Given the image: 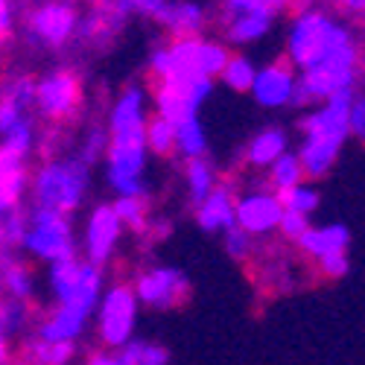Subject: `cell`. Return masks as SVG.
I'll list each match as a JSON object with an SVG mask.
<instances>
[{
	"label": "cell",
	"instance_id": "83f0119b",
	"mask_svg": "<svg viewBox=\"0 0 365 365\" xmlns=\"http://www.w3.org/2000/svg\"><path fill=\"white\" fill-rule=\"evenodd\" d=\"M114 210H117V217L120 222H123V228L135 231L143 237L146 225H149V196H117L114 202Z\"/></svg>",
	"mask_w": 365,
	"mask_h": 365
},
{
	"label": "cell",
	"instance_id": "4dcf8cb0",
	"mask_svg": "<svg viewBox=\"0 0 365 365\" xmlns=\"http://www.w3.org/2000/svg\"><path fill=\"white\" fill-rule=\"evenodd\" d=\"M292 0H222V21L234 18V15H266L275 21L281 12H287V6Z\"/></svg>",
	"mask_w": 365,
	"mask_h": 365
},
{
	"label": "cell",
	"instance_id": "9c48e42d",
	"mask_svg": "<svg viewBox=\"0 0 365 365\" xmlns=\"http://www.w3.org/2000/svg\"><path fill=\"white\" fill-rule=\"evenodd\" d=\"M214 94V79L202 76H175L167 82H158L155 88V114L167 123L178 126L185 120L199 117L202 103Z\"/></svg>",
	"mask_w": 365,
	"mask_h": 365
},
{
	"label": "cell",
	"instance_id": "ab89813d",
	"mask_svg": "<svg viewBox=\"0 0 365 365\" xmlns=\"http://www.w3.org/2000/svg\"><path fill=\"white\" fill-rule=\"evenodd\" d=\"M24 234H26V210L18 207V210H12V214H6V220H4V242H6V252L21 249Z\"/></svg>",
	"mask_w": 365,
	"mask_h": 365
},
{
	"label": "cell",
	"instance_id": "74e56055",
	"mask_svg": "<svg viewBox=\"0 0 365 365\" xmlns=\"http://www.w3.org/2000/svg\"><path fill=\"white\" fill-rule=\"evenodd\" d=\"M0 97L6 103L24 108V111H33V103H36V82L29 76H15L9 79L4 88H0Z\"/></svg>",
	"mask_w": 365,
	"mask_h": 365
},
{
	"label": "cell",
	"instance_id": "d590c367",
	"mask_svg": "<svg viewBox=\"0 0 365 365\" xmlns=\"http://www.w3.org/2000/svg\"><path fill=\"white\" fill-rule=\"evenodd\" d=\"M222 249H225V255L234 260V263H249V260H255V255H257V240L252 237V234H246L242 228H228L225 234H222Z\"/></svg>",
	"mask_w": 365,
	"mask_h": 365
},
{
	"label": "cell",
	"instance_id": "c3c4849f",
	"mask_svg": "<svg viewBox=\"0 0 365 365\" xmlns=\"http://www.w3.org/2000/svg\"><path fill=\"white\" fill-rule=\"evenodd\" d=\"M339 4V9L345 12V15H351V18H362L365 15V0H336Z\"/></svg>",
	"mask_w": 365,
	"mask_h": 365
},
{
	"label": "cell",
	"instance_id": "f35d334b",
	"mask_svg": "<svg viewBox=\"0 0 365 365\" xmlns=\"http://www.w3.org/2000/svg\"><path fill=\"white\" fill-rule=\"evenodd\" d=\"M316 272L324 281H342L348 272H351V257L348 252H336V255H327L316 260Z\"/></svg>",
	"mask_w": 365,
	"mask_h": 365
},
{
	"label": "cell",
	"instance_id": "8fae6325",
	"mask_svg": "<svg viewBox=\"0 0 365 365\" xmlns=\"http://www.w3.org/2000/svg\"><path fill=\"white\" fill-rule=\"evenodd\" d=\"M79 12L62 0H47L26 15V38L36 47L62 50L71 38H76Z\"/></svg>",
	"mask_w": 365,
	"mask_h": 365
},
{
	"label": "cell",
	"instance_id": "52a82bcc",
	"mask_svg": "<svg viewBox=\"0 0 365 365\" xmlns=\"http://www.w3.org/2000/svg\"><path fill=\"white\" fill-rule=\"evenodd\" d=\"M138 313H140V301L132 284L117 281L103 292L94 316H97V339L103 342L106 351H120L129 339H135Z\"/></svg>",
	"mask_w": 365,
	"mask_h": 365
},
{
	"label": "cell",
	"instance_id": "f5cc1de1",
	"mask_svg": "<svg viewBox=\"0 0 365 365\" xmlns=\"http://www.w3.org/2000/svg\"><path fill=\"white\" fill-rule=\"evenodd\" d=\"M62 4H71V6H73V4H76V0H62Z\"/></svg>",
	"mask_w": 365,
	"mask_h": 365
},
{
	"label": "cell",
	"instance_id": "db71d44e",
	"mask_svg": "<svg viewBox=\"0 0 365 365\" xmlns=\"http://www.w3.org/2000/svg\"><path fill=\"white\" fill-rule=\"evenodd\" d=\"M9 365H26V362H21V359H18V362H9Z\"/></svg>",
	"mask_w": 365,
	"mask_h": 365
},
{
	"label": "cell",
	"instance_id": "ee69618b",
	"mask_svg": "<svg viewBox=\"0 0 365 365\" xmlns=\"http://www.w3.org/2000/svg\"><path fill=\"white\" fill-rule=\"evenodd\" d=\"M310 228V220L307 217H301V214H289V210H284V217H281V225H278V234L284 240H289L292 246H295V240Z\"/></svg>",
	"mask_w": 365,
	"mask_h": 365
},
{
	"label": "cell",
	"instance_id": "f6af8a7d",
	"mask_svg": "<svg viewBox=\"0 0 365 365\" xmlns=\"http://www.w3.org/2000/svg\"><path fill=\"white\" fill-rule=\"evenodd\" d=\"M170 0H117V6L129 12V15H143V18H155Z\"/></svg>",
	"mask_w": 365,
	"mask_h": 365
},
{
	"label": "cell",
	"instance_id": "e575fe53",
	"mask_svg": "<svg viewBox=\"0 0 365 365\" xmlns=\"http://www.w3.org/2000/svg\"><path fill=\"white\" fill-rule=\"evenodd\" d=\"M29 324V304L26 301H15V298H4L0 301V330L6 336H21Z\"/></svg>",
	"mask_w": 365,
	"mask_h": 365
},
{
	"label": "cell",
	"instance_id": "bcb514c9",
	"mask_svg": "<svg viewBox=\"0 0 365 365\" xmlns=\"http://www.w3.org/2000/svg\"><path fill=\"white\" fill-rule=\"evenodd\" d=\"M170 234H173V222L164 220V217L149 220V225H146V231H143V237H149L152 242H161V240H167Z\"/></svg>",
	"mask_w": 365,
	"mask_h": 365
},
{
	"label": "cell",
	"instance_id": "9a60e30c",
	"mask_svg": "<svg viewBox=\"0 0 365 365\" xmlns=\"http://www.w3.org/2000/svg\"><path fill=\"white\" fill-rule=\"evenodd\" d=\"M126 21H129V12L120 9L117 0H97L85 15H79L76 38L94 47H106L126 26Z\"/></svg>",
	"mask_w": 365,
	"mask_h": 365
},
{
	"label": "cell",
	"instance_id": "f907efd6",
	"mask_svg": "<svg viewBox=\"0 0 365 365\" xmlns=\"http://www.w3.org/2000/svg\"><path fill=\"white\" fill-rule=\"evenodd\" d=\"M12 362V339L0 330V365H9Z\"/></svg>",
	"mask_w": 365,
	"mask_h": 365
},
{
	"label": "cell",
	"instance_id": "2e32d148",
	"mask_svg": "<svg viewBox=\"0 0 365 365\" xmlns=\"http://www.w3.org/2000/svg\"><path fill=\"white\" fill-rule=\"evenodd\" d=\"M152 21L167 29L173 38H193L202 36V29L207 26V12L196 0H170Z\"/></svg>",
	"mask_w": 365,
	"mask_h": 365
},
{
	"label": "cell",
	"instance_id": "603a6c76",
	"mask_svg": "<svg viewBox=\"0 0 365 365\" xmlns=\"http://www.w3.org/2000/svg\"><path fill=\"white\" fill-rule=\"evenodd\" d=\"M73 356L76 342H44L33 333L21 342V362L26 365H71Z\"/></svg>",
	"mask_w": 365,
	"mask_h": 365
},
{
	"label": "cell",
	"instance_id": "ac0fdd59",
	"mask_svg": "<svg viewBox=\"0 0 365 365\" xmlns=\"http://www.w3.org/2000/svg\"><path fill=\"white\" fill-rule=\"evenodd\" d=\"M351 246V231L342 222H330V225H310L298 240H295V249L310 257H327V255H336V252H348Z\"/></svg>",
	"mask_w": 365,
	"mask_h": 365
},
{
	"label": "cell",
	"instance_id": "7dc6e473",
	"mask_svg": "<svg viewBox=\"0 0 365 365\" xmlns=\"http://www.w3.org/2000/svg\"><path fill=\"white\" fill-rule=\"evenodd\" d=\"M15 26V15H12V4L9 0H0V38H6Z\"/></svg>",
	"mask_w": 365,
	"mask_h": 365
},
{
	"label": "cell",
	"instance_id": "44dd1931",
	"mask_svg": "<svg viewBox=\"0 0 365 365\" xmlns=\"http://www.w3.org/2000/svg\"><path fill=\"white\" fill-rule=\"evenodd\" d=\"M88 327V316L73 313L68 307H56L53 313H47L38 324L33 336L44 339V342H79V336Z\"/></svg>",
	"mask_w": 365,
	"mask_h": 365
},
{
	"label": "cell",
	"instance_id": "277c9868",
	"mask_svg": "<svg viewBox=\"0 0 365 365\" xmlns=\"http://www.w3.org/2000/svg\"><path fill=\"white\" fill-rule=\"evenodd\" d=\"M91 187V167H85L76 155L71 158H47L33 175H29V193L33 207L56 210L71 217L85 202Z\"/></svg>",
	"mask_w": 365,
	"mask_h": 365
},
{
	"label": "cell",
	"instance_id": "f546056e",
	"mask_svg": "<svg viewBox=\"0 0 365 365\" xmlns=\"http://www.w3.org/2000/svg\"><path fill=\"white\" fill-rule=\"evenodd\" d=\"M255 73H257V68H255V62H252L249 56L231 53L225 68H222V73H220V79H222L225 88L237 91V94H249L252 82H255Z\"/></svg>",
	"mask_w": 365,
	"mask_h": 365
},
{
	"label": "cell",
	"instance_id": "60d3db41",
	"mask_svg": "<svg viewBox=\"0 0 365 365\" xmlns=\"http://www.w3.org/2000/svg\"><path fill=\"white\" fill-rule=\"evenodd\" d=\"M263 281L269 289L275 292H287L292 289V272L287 260H275V263H263Z\"/></svg>",
	"mask_w": 365,
	"mask_h": 365
},
{
	"label": "cell",
	"instance_id": "816d5d0a",
	"mask_svg": "<svg viewBox=\"0 0 365 365\" xmlns=\"http://www.w3.org/2000/svg\"><path fill=\"white\" fill-rule=\"evenodd\" d=\"M4 220H6V217H0V255L6 252V242H4Z\"/></svg>",
	"mask_w": 365,
	"mask_h": 365
},
{
	"label": "cell",
	"instance_id": "d4e9b609",
	"mask_svg": "<svg viewBox=\"0 0 365 365\" xmlns=\"http://www.w3.org/2000/svg\"><path fill=\"white\" fill-rule=\"evenodd\" d=\"M220 185V173L214 167L210 158H193V161H185V187H187V199L190 205H202L210 193L217 190Z\"/></svg>",
	"mask_w": 365,
	"mask_h": 365
},
{
	"label": "cell",
	"instance_id": "30bf717a",
	"mask_svg": "<svg viewBox=\"0 0 365 365\" xmlns=\"http://www.w3.org/2000/svg\"><path fill=\"white\" fill-rule=\"evenodd\" d=\"M79 106H82V82L73 71H50L36 82L33 108L47 123H68V120L76 117Z\"/></svg>",
	"mask_w": 365,
	"mask_h": 365
},
{
	"label": "cell",
	"instance_id": "7402d4cb",
	"mask_svg": "<svg viewBox=\"0 0 365 365\" xmlns=\"http://www.w3.org/2000/svg\"><path fill=\"white\" fill-rule=\"evenodd\" d=\"M0 289H4V298H15V301H26V304L36 295L33 269L24 266L12 252L0 255Z\"/></svg>",
	"mask_w": 365,
	"mask_h": 365
},
{
	"label": "cell",
	"instance_id": "cb8c5ba5",
	"mask_svg": "<svg viewBox=\"0 0 365 365\" xmlns=\"http://www.w3.org/2000/svg\"><path fill=\"white\" fill-rule=\"evenodd\" d=\"M272 24H275V21L266 18V15H234V18H225L222 21L225 44H234V47L255 44V41L269 36Z\"/></svg>",
	"mask_w": 365,
	"mask_h": 365
},
{
	"label": "cell",
	"instance_id": "7c38bea8",
	"mask_svg": "<svg viewBox=\"0 0 365 365\" xmlns=\"http://www.w3.org/2000/svg\"><path fill=\"white\" fill-rule=\"evenodd\" d=\"M120 237H123V222H120L114 205H106V202L94 205L82 234V257L103 269L114 257Z\"/></svg>",
	"mask_w": 365,
	"mask_h": 365
},
{
	"label": "cell",
	"instance_id": "4316f807",
	"mask_svg": "<svg viewBox=\"0 0 365 365\" xmlns=\"http://www.w3.org/2000/svg\"><path fill=\"white\" fill-rule=\"evenodd\" d=\"M120 365H170V351L149 339H129L120 351H114Z\"/></svg>",
	"mask_w": 365,
	"mask_h": 365
},
{
	"label": "cell",
	"instance_id": "4fadbf2b",
	"mask_svg": "<svg viewBox=\"0 0 365 365\" xmlns=\"http://www.w3.org/2000/svg\"><path fill=\"white\" fill-rule=\"evenodd\" d=\"M234 217H237V228H242L257 240V237H269L278 231L281 217H284V205L275 190H249V193L237 196Z\"/></svg>",
	"mask_w": 365,
	"mask_h": 365
},
{
	"label": "cell",
	"instance_id": "d6a6232c",
	"mask_svg": "<svg viewBox=\"0 0 365 365\" xmlns=\"http://www.w3.org/2000/svg\"><path fill=\"white\" fill-rule=\"evenodd\" d=\"M146 149L158 158H170L175 152V126L167 123L164 117H149L146 120Z\"/></svg>",
	"mask_w": 365,
	"mask_h": 365
},
{
	"label": "cell",
	"instance_id": "5b68a950",
	"mask_svg": "<svg viewBox=\"0 0 365 365\" xmlns=\"http://www.w3.org/2000/svg\"><path fill=\"white\" fill-rule=\"evenodd\" d=\"M47 289L56 301V307H68L91 319L106 292V272L94 263H88L85 257L50 263Z\"/></svg>",
	"mask_w": 365,
	"mask_h": 365
},
{
	"label": "cell",
	"instance_id": "3957f363",
	"mask_svg": "<svg viewBox=\"0 0 365 365\" xmlns=\"http://www.w3.org/2000/svg\"><path fill=\"white\" fill-rule=\"evenodd\" d=\"M228 44L210 41L202 36L193 38H173L170 44H158L149 53V73L158 82L175 79V76H202L217 79L228 62Z\"/></svg>",
	"mask_w": 365,
	"mask_h": 365
},
{
	"label": "cell",
	"instance_id": "d6986e66",
	"mask_svg": "<svg viewBox=\"0 0 365 365\" xmlns=\"http://www.w3.org/2000/svg\"><path fill=\"white\" fill-rule=\"evenodd\" d=\"M26 190H29L26 161H21V158H15V155H9V152L0 149V217L18 210Z\"/></svg>",
	"mask_w": 365,
	"mask_h": 365
},
{
	"label": "cell",
	"instance_id": "8d00e7d4",
	"mask_svg": "<svg viewBox=\"0 0 365 365\" xmlns=\"http://www.w3.org/2000/svg\"><path fill=\"white\" fill-rule=\"evenodd\" d=\"M108 149V129L106 126H91L85 132V138L79 140V149H76V158L85 164V167H94Z\"/></svg>",
	"mask_w": 365,
	"mask_h": 365
},
{
	"label": "cell",
	"instance_id": "484cf974",
	"mask_svg": "<svg viewBox=\"0 0 365 365\" xmlns=\"http://www.w3.org/2000/svg\"><path fill=\"white\" fill-rule=\"evenodd\" d=\"M175 155L181 161H193V158H207V135L202 120H185L175 126Z\"/></svg>",
	"mask_w": 365,
	"mask_h": 365
},
{
	"label": "cell",
	"instance_id": "8992f818",
	"mask_svg": "<svg viewBox=\"0 0 365 365\" xmlns=\"http://www.w3.org/2000/svg\"><path fill=\"white\" fill-rule=\"evenodd\" d=\"M21 249L29 257H36L47 266L76 257L79 246H76V234H73L71 217L29 205L26 207V234H24Z\"/></svg>",
	"mask_w": 365,
	"mask_h": 365
},
{
	"label": "cell",
	"instance_id": "b9f144b4",
	"mask_svg": "<svg viewBox=\"0 0 365 365\" xmlns=\"http://www.w3.org/2000/svg\"><path fill=\"white\" fill-rule=\"evenodd\" d=\"M348 135L365 143V94H354L348 111Z\"/></svg>",
	"mask_w": 365,
	"mask_h": 365
},
{
	"label": "cell",
	"instance_id": "ffe728a7",
	"mask_svg": "<svg viewBox=\"0 0 365 365\" xmlns=\"http://www.w3.org/2000/svg\"><path fill=\"white\" fill-rule=\"evenodd\" d=\"M289 149V135L281 126H266L246 143V164L252 170H269Z\"/></svg>",
	"mask_w": 365,
	"mask_h": 365
},
{
	"label": "cell",
	"instance_id": "7bdbcfd3",
	"mask_svg": "<svg viewBox=\"0 0 365 365\" xmlns=\"http://www.w3.org/2000/svg\"><path fill=\"white\" fill-rule=\"evenodd\" d=\"M26 117H29V111H24V108H18V106H12V103H6L4 97H0V138H6L15 126L24 123Z\"/></svg>",
	"mask_w": 365,
	"mask_h": 365
},
{
	"label": "cell",
	"instance_id": "7a4b0ae2",
	"mask_svg": "<svg viewBox=\"0 0 365 365\" xmlns=\"http://www.w3.org/2000/svg\"><path fill=\"white\" fill-rule=\"evenodd\" d=\"M354 33L336 18H330L322 9H298V15L289 24L287 33V62L295 68V73L307 71L330 56L356 53Z\"/></svg>",
	"mask_w": 365,
	"mask_h": 365
},
{
	"label": "cell",
	"instance_id": "ba28073f",
	"mask_svg": "<svg viewBox=\"0 0 365 365\" xmlns=\"http://www.w3.org/2000/svg\"><path fill=\"white\" fill-rule=\"evenodd\" d=\"M132 289L140 301V307L158 310V313L181 307L193 292L187 272L178 266H149V269L138 272Z\"/></svg>",
	"mask_w": 365,
	"mask_h": 365
},
{
	"label": "cell",
	"instance_id": "e0dca14e",
	"mask_svg": "<svg viewBox=\"0 0 365 365\" xmlns=\"http://www.w3.org/2000/svg\"><path fill=\"white\" fill-rule=\"evenodd\" d=\"M234 202H237V193L231 185H217V190L210 193L202 205L193 207L196 214V225L207 234H225L228 228L237 225V217H234Z\"/></svg>",
	"mask_w": 365,
	"mask_h": 365
},
{
	"label": "cell",
	"instance_id": "6da1fadb",
	"mask_svg": "<svg viewBox=\"0 0 365 365\" xmlns=\"http://www.w3.org/2000/svg\"><path fill=\"white\" fill-rule=\"evenodd\" d=\"M356 91H342V94L324 100L322 106L304 111L298 120L301 129V146H298V161L304 167L307 178H324L336 167L342 146L351 138L348 135V111Z\"/></svg>",
	"mask_w": 365,
	"mask_h": 365
},
{
	"label": "cell",
	"instance_id": "5bb4252c",
	"mask_svg": "<svg viewBox=\"0 0 365 365\" xmlns=\"http://www.w3.org/2000/svg\"><path fill=\"white\" fill-rule=\"evenodd\" d=\"M295 85H298L295 68L287 58H278V62H272L266 68H257L249 94L260 108H287L292 103Z\"/></svg>",
	"mask_w": 365,
	"mask_h": 365
},
{
	"label": "cell",
	"instance_id": "f1b7e54d",
	"mask_svg": "<svg viewBox=\"0 0 365 365\" xmlns=\"http://www.w3.org/2000/svg\"><path fill=\"white\" fill-rule=\"evenodd\" d=\"M301 181H307V175H304V167H301L295 152L287 149L284 155L269 167V185H272V190H275V193H284V190L301 185Z\"/></svg>",
	"mask_w": 365,
	"mask_h": 365
},
{
	"label": "cell",
	"instance_id": "681fc988",
	"mask_svg": "<svg viewBox=\"0 0 365 365\" xmlns=\"http://www.w3.org/2000/svg\"><path fill=\"white\" fill-rule=\"evenodd\" d=\"M85 365H120V359L114 351H100V354H91Z\"/></svg>",
	"mask_w": 365,
	"mask_h": 365
},
{
	"label": "cell",
	"instance_id": "836d02e7",
	"mask_svg": "<svg viewBox=\"0 0 365 365\" xmlns=\"http://www.w3.org/2000/svg\"><path fill=\"white\" fill-rule=\"evenodd\" d=\"M36 126H33V117H26L21 126H15L6 138H0V149L9 152V155L21 158V161H29L36 152Z\"/></svg>",
	"mask_w": 365,
	"mask_h": 365
},
{
	"label": "cell",
	"instance_id": "1f68e13d",
	"mask_svg": "<svg viewBox=\"0 0 365 365\" xmlns=\"http://www.w3.org/2000/svg\"><path fill=\"white\" fill-rule=\"evenodd\" d=\"M278 199H281L284 210H289V214H301V217H307V220L316 214L319 205H322V193L313 185H307V181H301V185L278 193Z\"/></svg>",
	"mask_w": 365,
	"mask_h": 365
}]
</instances>
